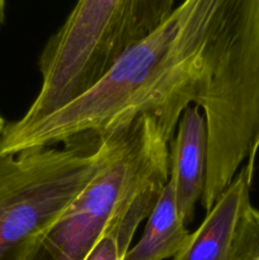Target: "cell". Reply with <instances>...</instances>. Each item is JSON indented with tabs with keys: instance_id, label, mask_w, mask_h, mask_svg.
Masks as SVG:
<instances>
[{
	"instance_id": "6da1fadb",
	"label": "cell",
	"mask_w": 259,
	"mask_h": 260,
	"mask_svg": "<svg viewBox=\"0 0 259 260\" xmlns=\"http://www.w3.org/2000/svg\"><path fill=\"white\" fill-rule=\"evenodd\" d=\"M190 104L207 123L201 203L210 212L244 165L254 169L259 150V0H182L83 95L40 121L8 124L0 154L98 142L141 116L170 145Z\"/></svg>"
},
{
	"instance_id": "7a4b0ae2",
	"label": "cell",
	"mask_w": 259,
	"mask_h": 260,
	"mask_svg": "<svg viewBox=\"0 0 259 260\" xmlns=\"http://www.w3.org/2000/svg\"><path fill=\"white\" fill-rule=\"evenodd\" d=\"M174 8L175 0H78L41 52V88L18 122L40 121L86 93Z\"/></svg>"
},
{
	"instance_id": "3957f363",
	"label": "cell",
	"mask_w": 259,
	"mask_h": 260,
	"mask_svg": "<svg viewBox=\"0 0 259 260\" xmlns=\"http://www.w3.org/2000/svg\"><path fill=\"white\" fill-rule=\"evenodd\" d=\"M122 126L99 142H69L0 154V260H22L103 170L118 147Z\"/></svg>"
},
{
	"instance_id": "277c9868",
	"label": "cell",
	"mask_w": 259,
	"mask_h": 260,
	"mask_svg": "<svg viewBox=\"0 0 259 260\" xmlns=\"http://www.w3.org/2000/svg\"><path fill=\"white\" fill-rule=\"evenodd\" d=\"M169 179V144L149 116L122 126L116 152L101 173L36 238L22 260H84L113 218L146 187Z\"/></svg>"
},
{
	"instance_id": "5b68a950",
	"label": "cell",
	"mask_w": 259,
	"mask_h": 260,
	"mask_svg": "<svg viewBox=\"0 0 259 260\" xmlns=\"http://www.w3.org/2000/svg\"><path fill=\"white\" fill-rule=\"evenodd\" d=\"M208 134L203 113L196 106L183 112L177 134L169 145V180L183 222H192L205 192L207 178Z\"/></svg>"
},
{
	"instance_id": "8992f818",
	"label": "cell",
	"mask_w": 259,
	"mask_h": 260,
	"mask_svg": "<svg viewBox=\"0 0 259 260\" xmlns=\"http://www.w3.org/2000/svg\"><path fill=\"white\" fill-rule=\"evenodd\" d=\"M253 174L254 169L248 165L239 170L205 221L172 260H229L239 221L250 203Z\"/></svg>"
},
{
	"instance_id": "52a82bcc",
	"label": "cell",
	"mask_w": 259,
	"mask_h": 260,
	"mask_svg": "<svg viewBox=\"0 0 259 260\" xmlns=\"http://www.w3.org/2000/svg\"><path fill=\"white\" fill-rule=\"evenodd\" d=\"M190 231L183 222L170 180L155 202L141 239L128 249L123 260H167L174 258L187 244Z\"/></svg>"
},
{
	"instance_id": "ba28073f",
	"label": "cell",
	"mask_w": 259,
	"mask_h": 260,
	"mask_svg": "<svg viewBox=\"0 0 259 260\" xmlns=\"http://www.w3.org/2000/svg\"><path fill=\"white\" fill-rule=\"evenodd\" d=\"M168 180H157L139 193L113 218L106 233L84 260H123L137 228L149 217Z\"/></svg>"
},
{
	"instance_id": "9c48e42d",
	"label": "cell",
	"mask_w": 259,
	"mask_h": 260,
	"mask_svg": "<svg viewBox=\"0 0 259 260\" xmlns=\"http://www.w3.org/2000/svg\"><path fill=\"white\" fill-rule=\"evenodd\" d=\"M229 260H259V210L251 202L239 221Z\"/></svg>"
},
{
	"instance_id": "30bf717a",
	"label": "cell",
	"mask_w": 259,
	"mask_h": 260,
	"mask_svg": "<svg viewBox=\"0 0 259 260\" xmlns=\"http://www.w3.org/2000/svg\"><path fill=\"white\" fill-rule=\"evenodd\" d=\"M5 19V0H0V28Z\"/></svg>"
},
{
	"instance_id": "8fae6325",
	"label": "cell",
	"mask_w": 259,
	"mask_h": 260,
	"mask_svg": "<svg viewBox=\"0 0 259 260\" xmlns=\"http://www.w3.org/2000/svg\"><path fill=\"white\" fill-rule=\"evenodd\" d=\"M5 127H7V124H5V122H4V119H3V117L0 116V137H2V135H3V132H4Z\"/></svg>"
}]
</instances>
